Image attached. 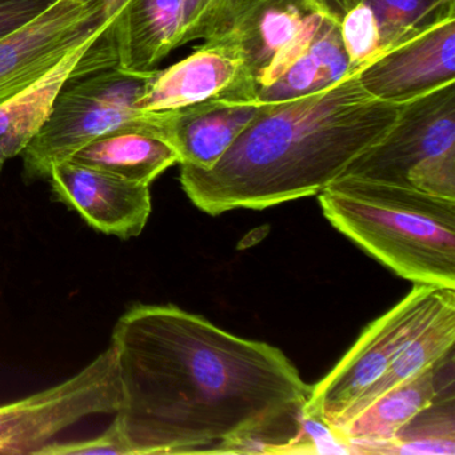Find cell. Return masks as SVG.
Returning <instances> with one entry per match:
<instances>
[{
    "label": "cell",
    "mask_w": 455,
    "mask_h": 455,
    "mask_svg": "<svg viewBox=\"0 0 455 455\" xmlns=\"http://www.w3.org/2000/svg\"><path fill=\"white\" fill-rule=\"evenodd\" d=\"M55 0H0V38L36 20Z\"/></svg>",
    "instance_id": "cb8c5ba5"
},
{
    "label": "cell",
    "mask_w": 455,
    "mask_h": 455,
    "mask_svg": "<svg viewBox=\"0 0 455 455\" xmlns=\"http://www.w3.org/2000/svg\"><path fill=\"white\" fill-rule=\"evenodd\" d=\"M454 298L455 289L414 283L401 302L363 330L326 377L311 386L305 415L332 430L346 410L385 374L399 353Z\"/></svg>",
    "instance_id": "8992f818"
},
{
    "label": "cell",
    "mask_w": 455,
    "mask_h": 455,
    "mask_svg": "<svg viewBox=\"0 0 455 455\" xmlns=\"http://www.w3.org/2000/svg\"><path fill=\"white\" fill-rule=\"evenodd\" d=\"M262 106L207 100L161 113L162 132L177 150L180 164L210 170L262 110Z\"/></svg>",
    "instance_id": "9a60e30c"
},
{
    "label": "cell",
    "mask_w": 455,
    "mask_h": 455,
    "mask_svg": "<svg viewBox=\"0 0 455 455\" xmlns=\"http://www.w3.org/2000/svg\"><path fill=\"white\" fill-rule=\"evenodd\" d=\"M50 185L57 201L84 217L95 230L122 239L140 235L151 215L150 186L65 161L52 167Z\"/></svg>",
    "instance_id": "4fadbf2b"
},
{
    "label": "cell",
    "mask_w": 455,
    "mask_h": 455,
    "mask_svg": "<svg viewBox=\"0 0 455 455\" xmlns=\"http://www.w3.org/2000/svg\"><path fill=\"white\" fill-rule=\"evenodd\" d=\"M106 28L74 47L38 81L0 102V175L6 162L22 156L38 134L52 111L55 98L78 68L84 52Z\"/></svg>",
    "instance_id": "ac0fdd59"
},
{
    "label": "cell",
    "mask_w": 455,
    "mask_h": 455,
    "mask_svg": "<svg viewBox=\"0 0 455 455\" xmlns=\"http://www.w3.org/2000/svg\"><path fill=\"white\" fill-rule=\"evenodd\" d=\"M338 30L354 70L439 23L455 20V0H340Z\"/></svg>",
    "instance_id": "5bb4252c"
},
{
    "label": "cell",
    "mask_w": 455,
    "mask_h": 455,
    "mask_svg": "<svg viewBox=\"0 0 455 455\" xmlns=\"http://www.w3.org/2000/svg\"><path fill=\"white\" fill-rule=\"evenodd\" d=\"M399 111L369 97L354 74L316 94L263 105L212 169L180 164V185L210 215L318 196L388 132Z\"/></svg>",
    "instance_id": "7a4b0ae2"
},
{
    "label": "cell",
    "mask_w": 455,
    "mask_h": 455,
    "mask_svg": "<svg viewBox=\"0 0 455 455\" xmlns=\"http://www.w3.org/2000/svg\"><path fill=\"white\" fill-rule=\"evenodd\" d=\"M182 0H127L113 23L84 52V73L116 68L148 74L180 47Z\"/></svg>",
    "instance_id": "30bf717a"
},
{
    "label": "cell",
    "mask_w": 455,
    "mask_h": 455,
    "mask_svg": "<svg viewBox=\"0 0 455 455\" xmlns=\"http://www.w3.org/2000/svg\"><path fill=\"white\" fill-rule=\"evenodd\" d=\"M339 30L323 18L310 46L270 86L257 92L254 105H273L323 92L354 76Z\"/></svg>",
    "instance_id": "d6986e66"
},
{
    "label": "cell",
    "mask_w": 455,
    "mask_h": 455,
    "mask_svg": "<svg viewBox=\"0 0 455 455\" xmlns=\"http://www.w3.org/2000/svg\"><path fill=\"white\" fill-rule=\"evenodd\" d=\"M454 391L439 394L393 441L380 444L375 454L454 455Z\"/></svg>",
    "instance_id": "44dd1931"
},
{
    "label": "cell",
    "mask_w": 455,
    "mask_h": 455,
    "mask_svg": "<svg viewBox=\"0 0 455 455\" xmlns=\"http://www.w3.org/2000/svg\"><path fill=\"white\" fill-rule=\"evenodd\" d=\"M97 9L100 23H113L127 0H87Z\"/></svg>",
    "instance_id": "d4e9b609"
},
{
    "label": "cell",
    "mask_w": 455,
    "mask_h": 455,
    "mask_svg": "<svg viewBox=\"0 0 455 455\" xmlns=\"http://www.w3.org/2000/svg\"><path fill=\"white\" fill-rule=\"evenodd\" d=\"M228 0H182L183 25L180 46L206 41Z\"/></svg>",
    "instance_id": "603a6c76"
},
{
    "label": "cell",
    "mask_w": 455,
    "mask_h": 455,
    "mask_svg": "<svg viewBox=\"0 0 455 455\" xmlns=\"http://www.w3.org/2000/svg\"><path fill=\"white\" fill-rule=\"evenodd\" d=\"M323 18L311 0H228L206 41L241 54L254 105L257 92L307 50Z\"/></svg>",
    "instance_id": "52a82bcc"
},
{
    "label": "cell",
    "mask_w": 455,
    "mask_h": 455,
    "mask_svg": "<svg viewBox=\"0 0 455 455\" xmlns=\"http://www.w3.org/2000/svg\"><path fill=\"white\" fill-rule=\"evenodd\" d=\"M70 161L129 182L150 186L167 169L180 164V156L164 138L159 113L156 124L108 132L84 146Z\"/></svg>",
    "instance_id": "e0dca14e"
},
{
    "label": "cell",
    "mask_w": 455,
    "mask_h": 455,
    "mask_svg": "<svg viewBox=\"0 0 455 455\" xmlns=\"http://www.w3.org/2000/svg\"><path fill=\"white\" fill-rule=\"evenodd\" d=\"M342 175L455 199V84L402 105L388 132Z\"/></svg>",
    "instance_id": "5b68a950"
},
{
    "label": "cell",
    "mask_w": 455,
    "mask_h": 455,
    "mask_svg": "<svg viewBox=\"0 0 455 455\" xmlns=\"http://www.w3.org/2000/svg\"><path fill=\"white\" fill-rule=\"evenodd\" d=\"M318 196L326 220L396 275L455 289V199L347 175Z\"/></svg>",
    "instance_id": "3957f363"
},
{
    "label": "cell",
    "mask_w": 455,
    "mask_h": 455,
    "mask_svg": "<svg viewBox=\"0 0 455 455\" xmlns=\"http://www.w3.org/2000/svg\"><path fill=\"white\" fill-rule=\"evenodd\" d=\"M110 346L137 455L308 452L311 386L278 347L174 305L132 306Z\"/></svg>",
    "instance_id": "6da1fadb"
},
{
    "label": "cell",
    "mask_w": 455,
    "mask_h": 455,
    "mask_svg": "<svg viewBox=\"0 0 455 455\" xmlns=\"http://www.w3.org/2000/svg\"><path fill=\"white\" fill-rule=\"evenodd\" d=\"M212 100L251 105V84L234 47L206 41L185 60L154 73L140 108L166 113Z\"/></svg>",
    "instance_id": "7c38bea8"
},
{
    "label": "cell",
    "mask_w": 455,
    "mask_h": 455,
    "mask_svg": "<svg viewBox=\"0 0 455 455\" xmlns=\"http://www.w3.org/2000/svg\"><path fill=\"white\" fill-rule=\"evenodd\" d=\"M455 343V298L449 300L438 311L433 321L399 353L385 374L367 388L338 420L332 431L337 434L359 412L363 411L375 399L401 383L411 379L427 367L441 361L450 351L454 350Z\"/></svg>",
    "instance_id": "ffe728a7"
},
{
    "label": "cell",
    "mask_w": 455,
    "mask_h": 455,
    "mask_svg": "<svg viewBox=\"0 0 455 455\" xmlns=\"http://www.w3.org/2000/svg\"><path fill=\"white\" fill-rule=\"evenodd\" d=\"M356 78L369 97L399 106L455 84V20L393 47Z\"/></svg>",
    "instance_id": "8fae6325"
},
{
    "label": "cell",
    "mask_w": 455,
    "mask_h": 455,
    "mask_svg": "<svg viewBox=\"0 0 455 455\" xmlns=\"http://www.w3.org/2000/svg\"><path fill=\"white\" fill-rule=\"evenodd\" d=\"M87 0L54 4L14 33L0 38V102L52 70L74 47L108 28Z\"/></svg>",
    "instance_id": "9c48e42d"
},
{
    "label": "cell",
    "mask_w": 455,
    "mask_h": 455,
    "mask_svg": "<svg viewBox=\"0 0 455 455\" xmlns=\"http://www.w3.org/2000/svg\"><path fill=\"white\" fill-rule=\"evenodd\" d=\"M84 454H114L137 455L132 442L127 439L118 417L111 423L110 427L97 438L87 439L71 443H54L50 442L42 447L36 455H84Z\"/></svg>",
    "instance_id": "7402d4cb"
},
{
    "label": "cell",
    "mask_w": 455,
    "mask_h": 455,
    "mask_svg": "<svg viewBox=\"0 0 455 455\" xmlns=\"http://www.w3.org/2000/svg\"><path fill=\"white\" fill-rule=\"evenodd\" d=\"M452 354L454 350L411 379L382 394L335 435L347 444L350 452L364 454L393 441L402 428L446 391L442 372L447 362L454 358Z\"/></svg>",
    "instance_id": "2e32d148"
},
{
    "label": "cell",
    "mask_w": 455,
    "mask_h": 455,
    "mask_svg": "<svg viewBox=\"0 0 455 455\" xmlns=\"http://www.w3.org/2000/svg\"><path fill=\"white\" fill-rule=\"evenodd\" d=\"M121 398L116 351L110 346L65 382L0 406V454H36L79 420L116 414Z\"/></svg>",
    "instance_id": "ba28073f"
},
{
    "label": "cell",
    "mask_w": 455,
    "mask_h": 455,
    "mask_svg": "<svg viewBox=\"0 0 455 455\" xmlns=\"http://www.w3.org/2000/svg\"><path fill=\"white\" fill-rule=\"evenodd\" d=\"M156 71L124 73L114 66L84 74L74 71L55 98L44 126L22 153L25 180H47L52 167L108 132L156 124L159 113L140 108Z\"/></svg>",
    "instance_id": "277c9868"
}]
</instances>
